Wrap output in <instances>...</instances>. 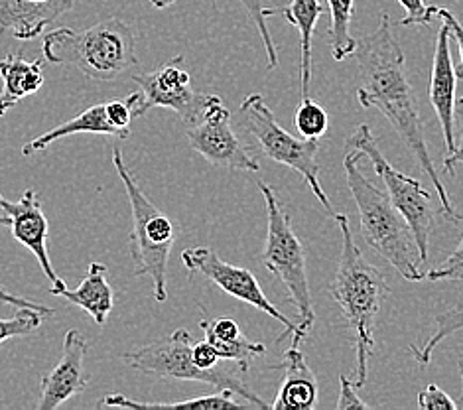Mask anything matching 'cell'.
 I'll return each instance as SVG.
<instances>
[{
    "label": "cell",
    "instance_id": "1",
    "mask_svg": "<svg viewBox=\"0 0 463 410\" xmlns=\"http://www.w3.org/2000/svg\"><path fill=\"white\" fill-rule=\"evenodd\" d=\"M353 55H355L361 73V85L357 90L359 105L363 109L381 110L416 162L420 164L424 174L432 180L439 205H442L439 212L459 224L463 215L451 205L444 182L428 154L420 107H418V99L408 81L404 52L396 42L389 14H381L379 26L357 42V50Z\"/></svg>",
    "mask_w": 463,
    "mask_h": 410
},
{
    "label": "cell",
    "instance_id": "2",
    "mask_svg": "<svg viewBox=\"0 0 463 410\" xmlns=\"http://www.w3.org/2000/svg\"><path fill=\"white\" fill-rule=\"evenodd\" d=\"M334 219L341 231V253L335 276L329 284V294L341 308L351 334L355 338L357 365L351 381L361 389L367 383L369 358L374 351V321H377L384 298L389 296V284L384 272L363 257L353 239L347 215L335 214Z\"/></svg>",
    "mask_w": 463,
    "mask_h": 410
},
{
    "label": "cell",
    "instance_id": "3",
    "mask_svg": "<svg viewBox=\"0 0 463 410\" xmlns=\"http://www.w3.org/2000/svg\"><path fill=\"white\" fill-rule=\"evenodd\" d=\"M363 154L357 150L345 152L344 170L347 187L355 199L359 212V231L367 247L387 261L408 282H422L426 279L420 249L416 245L411 225L391 202L387 192H381L359 170Z\"/></svg>",
    "mask_w": 463,
    "mask_h": 410
},
{
    "label": "cell",
    "instance_id": "4",
    "mask_svg": "<svg viewBox=\"0 0 463 410\" xmlns=\"http://www.w3.org/2000/svg\"><path fill=\"white\" fill-rule=\"evenodd\" d=\"M42 53L46 62L71 65L97 81H115L138 63L135 32L120 18H107L85 30L46 32Z\"/></svg>",
    "mask_w": 463,
    "mask_h": 410
},
{
    "label": "cell",
    "instance_id": "5",
    "mask_svg": "<svg viewBox=\"0 0 463 410\" xmlns=\"http://www.w3.org/2000/svg\"><path fill=\"white\" fill-rule=\"evenodd\" d=\"M113 166L123 182L132 212V231L128 237V251L135 276H148L154 288V300H168V262L175 243L174 219L154 205L148 195L140 190L135 176L130 174L120 148L111 150Z\"/></svg>",
    "mask_w": 463,
    "mask_h": 410
},
{
    "label": "cell",
    "instance_id": "6",
    "mask_svg": "<svg viewBox=\"0 0 463 410\" xmlns=\"http://www.w3.org/2000/svg\"><path fill=\"white\" fill-rule=\"evenodd\" d=\"M259 190L264 197L269 219L267 239H264L260 261L288 292L290 302L296 306L298 318H300L298 328H300V334L306 339L316 321L310 282H307L306 272V251L300 237L296 235L292 227L290 215L286 214V209L279 202L272 187L259 182Z\"/></svg>",
    "mask_w": 463,
    "mask_h": 410
},
{
    "label": "cell",
    "instance_id": "7",
    "mask_svg": "<svg viewBox=\"0 0 463 410\" xmlns=\"http://www.w3.org/2000/svg\"><path fill=\"white\" fill-rule=\"evenodd\" d=\"M194 336L190 331L180 328L174 334L162 338L158 341L146 343L138 349L127 351L123 359L145 375L158 377V379H178V381H200L212 386H217L219 391L229 389L250 406L270 408V403H264L259 395L252 393L249 386L242 383L233 373H229L222 367L215 369H202L194 359Z\"/></svg>",
    "mask_w": 463,
    "mask_h": 410
},
{
    "label": "cell",
    "instance_id": "8",
    "mask_svg": "<svg viewBox=\"0 0 463 410\" xmlns=\"http://www.w3.org/2000/svg\"><path fill=\"white\" fill-rule=\"evenodd\" d=\"M241 125L245 127L249 135L257 140L259 148L267 154L272 162L288 166L298 172L310 186L312 194L329 215H335L332 202L326 195L322 184H319V140L294 137L288 130H284L279 120L274 119L270 107L264 103L260 93H250L242 99L239 109Z\"/></svg>",
    "mask_w": 463,
    "mask_h": 410
},
{
    "label": "cell",
    "instance_id": "9",
    "mask_svg": "<svg viewBox=\"0 0 463 410\" xmlns=\"http://www.w3.org/2000/svg\"><path fill=\"white\" fill-rule=\"evenodd\" d=\"M349 150H357L363 154V157L369 158L374 172H377L379 178L384 182L387 195L391 197L392 205L399 209L401 215L406 219V224L411 225L422 259L428 261L430 231H432V225H434L432 195H430L428 190H424L420 180L411 178V176L399 172L387 158L383 157L377 138H374L369 125L361 123L355 130H353V135L345 142V152Z\"/></svg>",
    "mask_w": 463,
    "mask_h": 410
},
{
    "label": "cell",
    "instance_id": "10",
    "mask_svg": "<svg viewBox=\"0 0 463 410\" xmlns=\"http://www.w3.org/2000/svg\"><path fill=\"white\" fill-rule=\"evenodd\" d=\"M182 262L190 274H202L205 281L213 282L217 288H222L225 294L233 296L245 304H250L252 308H257L260 312L280 321L284 326V331L279 338V341H282L288 336H292V346H300L304 341L300 328H298L296 321L286 318L280 310L269 300L267 294L262 292L259 281L255 279V274H252L249 269H242V267H237V264L223 261L213 249L209 247L185 249L182 253Z\"/></svg>",
    "mask_w": 463,
    "mask_h": 410
},
{
    "label": "cell",
    "instance_id": "11",
    "mask_svg": "<svg viewBox=\"0 0 463 410\" xmlns=\"http://www.w3.org/2000/svg\"><path fill=\"white\" fill-rule=\"evenodd\" d=\"M132 81L138 85L142 93V115L152 107L170 109L180 115L185 127L200 123L205 109L215 99V95L194 91L192 75L185 70L182 55L164 63L158 70L132 75Z\"/></svg>",
    "mask_w": 463,
    "mask_h": 410
},
{
    "label": "cell",
    "instance_id": "12",
    "mask_svg": "<svg viewBox=\"0 0 463 410\" xmlns=\"http://www.w3.org/2000/svg\"><path fill=\"white\" fill-rule=\"evenodd\" d=\"M185 137L190 140V147L202 154L209 164L235 172L257 174L260 170L257 158L250 157L231 129V110L225 107L222 97L215 95L200 123L187 127Z\"/></svg>",
    "mask_w": 463,
    "mask_h": 410
},
{
    "label": "cell",
    "instance_id": "13",
    "mask_svg": "<svg viewBox=\"0 0 463 410\" xmlns=\"http://www.w3.org/2000/svg\"><path fill=\"white\" fill-rule=\"evenodd\" d=\"M0 209L10 217V229H13V237L24 245L34 257L38 259L40 269L43 276L52 282L50 294L60 296L65 288V281L60 279V274L53 269L48 253V233L50 224L48 217L43 214V207L36 190H26L22 194L18 202H10L3 194H0Z\"/></svg>",
    "mask_w": 463,
    "mask_h": 410
},
{
    "label": "cell",
    "instance_id": "14",
    "mask_svg": "<svg viewBox=\"0 0 463 410\" xmlns=\"http://www.w3.org/2000/svg\"><path fill=\"white\" fill-rule=\"evenodd\" d=\"M85 358L87 339L77 329H68L58 365L42 379L36 410H56L87 389L91 375L85 367Z\"/></svg>",
    "mask_w": 463,
    "mask_h": 410
},
{
    "label": "cell",
    "instance_id": "15",
    "mask_svg": "<svg viewBox=\"0 0 463 410\" xmlns=\"http://www.w3.org/2000/svg\"><path fill=\"white\" fill-rule=\"evenodd\" d=\"M449 32L442 24L436 36V48H434V60H432V72H430V90L428 97L432 103L436 117L439 120V127L444 132L446 140V157L456 150V109H458V97H456V65L451 60L449 50Z\"/></svg>",
    "mask_w": 463,
    "mask_h": 410
},
{
    "label": "cell",
    "instance_id": "16",
    "mask_svg": "<svg viewBox=\"0 0 463 410\" xmlns=\"http://www.w3.org/2000/svg\"><path fill=\"white\" fill-rule=\"evenodd\" d=\"M77 0H0V32H13L18 40H34L46 34L61 14L70 13Z\"/></svg>",
    "mask_w": 463,
    "mask_h": 410
},
{
    "label": "cell",
    "instance_id": "17",
    "mask_svg": "<svg viewBox=\"0 0 463 410\" xmlns=\"http://www.w3.org/2000/svg\"><path fill=\"white\" fill-rule=\"evenodd\" d=\"M272 369L284 371V379L277 395V401L270 403L272 410H312L317 405V379L310 365L306 363L300 346H290L284 353L282 363Z\"/></svg>",
    "mask_w": 463,
    "mask_h": 410
},
{
    "label": "cell",
    "instance_id": "18",
    "mask_svg": "<svg viewBox=\"0 0 463 410\" xmlns=\"http://www.w3.org/2000/svg\"><path fill=\"white\" fill-rule=\"evenodd\" d=\"M83 132H87V135L115 137L118 140H127L130 137V132L120 130L111 123V119H109V113H107V103H101V105H93L90 109H85L83 113H80L77 117L65 120V123L53 127L48 132H43L42 137L26 142L24 147H22V157H32V154L48 148L53 142L71 135H83Z\"/></svg>",
    "mask_w": 463,
    "mask_h": 410
},
{
    "label": "cell",
    "instance_id": "19",
    "mask_svg": "<svg viewBox=\"0 0 463 410\" xmlns=\"http://www.w3.org/2000/svg\"><path fill=\"white\" fill-rule=\"evenodd\" d=\"M0 77H3V91H0V117L14 109L22 99L36 95L43 85V58L28 62L24 55L8 53L0 60Z\"/></svg>",
    "mask_w": 463,
    "mask_h": 410
},
{
    "label": "cell",
    "instance_id": "20",
    "mask_svg": "<svg viewBox=\"0 0 463 410\" xmlns=\"http://www.w3.org/2000/svg\"><path fill=\"white\" fill-rule=\"evenodd\" d=\"M326 8L319 0H292L288 6L280 8H267V16L280 14L290 22L292 26L300 32V83H302V97H310V83H312V40L319 18L324 16Z\"/></svg>",
    "mask_w": 463,
    "mask_h": 410
},
{
    "label": "cell",
    "instance_id": "21",
    "mask_svg": "<svg viewBox=\"0 0 463 410\" xmlns=\"http://www.w3.org/2000/svg\"><path fill=\"white\" fill-rule=\"evenodd\" d=\"M107 264L91 262L90 272H87L83 282L75 291L65 288L60 294L70 304L85 310L99 326H105V321L115 306V292L111 282L107 279Z\"/></svg>",
    "mask_w": 463,
    "mask_h": 410
},
{
    "label": "cell",
    "instance_id": "22",
    "mask_svg": "<svg viewBox=\"0 0 463 410\" xmlns=\"http://www.w3.org/2000/svg\"><path fill=\"white\" fill-rule=\"evenodd\" d=\"M233 391L223 389L219 391L217 395H202V396H195V398H185V401L180 403H145V401H132L127 395H120V393H113V395H107L105 398L99 401L97 406H118V408H140V410H146V408H187V410H225V408H245L250 406L249 403H242L233 398Z\"/></svg>",
    "mask_w": 463,
    "mask_h": 410
},
{
    "label": "cell",
    "instance_id": "23",
    "mask_svg": "<svg viewBox=\"0 0 463 410\" xmlns=\"http://www.w3.org/2000/svg\"><path fill=\"white\" fill-rule=\"evenodd\" d=\"M329 30L327 40L335 62H344L355 53L357 40L351 34V20L355 14V0H327Z\"/></svg>",
    "mask_w": 463,
    "mask_h": 410
},
{
    "label": "cell",
    "instance_id": "24",
    "mask_svg": "<svg viewBox=\"0 0 463 410\" xmlns=\"http://www.w3.org/2000/svg\"><path fill=\"white\" fill-rule=\"evenodd\" d=\"M434 321H436V331L432 334V338H430L422 348L411 346V353L420 365L430 363V358H432V351L438 348V343H442L448 336L463 329V302L446 310L442 314H438Z\"/></svg>",
    "mask_w": 463,
    "mask_h": 410
},
{
    "label": "cell",
    "instance_id": "25",
    "mask_svg": "<svg viewBox=\"0 0 463 410\" xmlns=\"http://www.w3.org/2000/svg\"><path fill=\"white\" fill-rule=\"evenodd\" d=\"M294 125L298 135L302 138L319 140L326 135L329 127L327 110L322 105L312 101V97H302V103L296 109Z\"/></svg>",
    "mask_w": 463,
    "mask_h": 410
},
{
    "label": "cell",
    "instance_id": "26",
    "mask_svg": "<svg viewBox=\"0 0 463 410\" xmlns=\"http://www.w3.org/2000/svg\"><path fill=\"white\" fill-rule=\"evenodd\" d=\"M43 318L46 316L36 312V310H26V308H20L18 314L13 318H0V343L34 334V331L42 326Z\"/></svg>",
    "mask_w": 463,
    "mask_h": 410
},
{
    "label": "cell",
    "instance_id": "27",
    "mask_svg": "<svg viewBox=\"0 0 463 410\" xmlns=\"http://www.w3.org/2000/svg\"><path fill=\"white\" fill-rule=\"evenodd\" d=\"M239 3L245 6V10L249 13L250 20L255 22V26L260 34V40L264 43V50H267V60H269V70H274L279 65V52L277 46H274V40L269 32V24H267V8L264 6V0H239ZM212 5L217 6V0H212Z\"/></svg>",
    "mask_w": 463,
    "mask_h": 410
},
{
    "label": "cell",
    "instance_id": "28",
    "mask_svg": "<svg viewBox=\"0 0 463 410\" xmlns=\"http://www.w3.org/2000/svg\"><path fill=\"white\" fill-rule=\"evenodd\" d=\"M399 5L404 8L401 26H426L438 18V6H428L424 0H399Z\"/></svg>",
    "mask_w": 463,
    "mask_h": 410
},
{
    "label": "cell",
    "instance_id": "29",
    "mask_svg": "<svg viewBox=\"0 0 463 410\" xmlns=\"http://www.w3.org/2000/svg\"><path fill=\"white\" fill-rule=\"evenodd\" d=\"M426 279L439 282V281H463V239L459 241L458 249L449 254V257L439 264V267L432 269Z\"/></svg>",
    "mask_w": 463,
    "mask_h": 410
},
{
    "label": "cell",
    "instance_id": "30",
    "mask_svg": "<svg viewBox=\"0 0 463 410\" xmlns=\"http://www.w3.org/2000/svg\"><path fill=\"white\" fill-rule=\"evenodd\" d=\"M418 408L422 410H458V403L449 398L438 385L430 383L426 389L418 393Z\"/></svg>",
    "mask_w": 463,
    "mask_h": 410
},
{
    "label": "cell",
    "instance_id": "31",
    "mask_svg": "<svg viewBox=\"0 0 463 410\" xmlns=\"http://www.w3.org/2000/svg\"><path fill=\"white\" fill-rule=\"evenodd\" d=\"M438 18L448 28L449 36L458 42L461 62L456 65V75H458L459 81H463V26L459 24L458 18L454 16V13H449L448 8H438Z\"/></svg>",
    "mask_w": 463,
    "mask_h": 410
},
{
    "label": "cell",
    "instance_id": "32",
    "mask_svg": "<svg viewBox=\"0 0 463 410\" xmlns=\"http://www.w3.org/2000/svg\"><path fill=\"white\" fill-rule=\"evenodd\" d=\"M339 385H341V395L337 401V410H347V408H369L365 401H361V396L357 395V386L353 385L351 379H347L345 375L339 377Z\"/></svg>",
    "mask_w": 463,
    "mask_h": 410
},
{
    "label": "cell",
    "instance_id": "33",
    "mask_svg": "<svg viewBox=\"0 0 463 410\" xmlns=\"http://www.w3.org/2000/svg\"><path fill=\"white\" fill-rule=\"evenodd\" d=\"M0 304L13 306V308H16V310H20V308L36 310V312H40V314H43V316H53V310H52V308L43 306V304H40V302L30 300V298L16 296V294H13V292L5 291V288H0Z\"/></svg>",
    "mask_w": 463,
    "mask_h": 410
},
{
    "label": "cell",
    "instance_id": "34",
    "mask_svg": "<svg viewBox=\"0 0 463 410\" xmlns=\"http://www.w3.org/2000/svg\"><path fill=\"white\" fill-rule=\"evenodd\" d=\"M194 359L202 369H215L219 367V361H222L219 353L207 339L194 343Z\"/></svg>",
    "mask_w": 463,
    "mask_h": 410
},
{
    "label": "cell",
    "instance_id": "35",
    "mask_svg": "<svg viewBox=\"0 0 463 410\" xmlns=\"http://www.w3.org/2000/svg\"><path fill=\"white\" fill-rule=\"evenodd\" d=\"M458 107H459V110L456 109V117H458L459 125H461V138H459V144H456V150L448 154V157H444L442 170L446 174H456L458 166L463 164V97L458 99Z\"/></svg>",
    "mask_w": 463,
    "mask_h": 410
},
{
    "label": "cell",
    "instance_id": "36",
    "mask_svg": "<svg viewBox=\"0 0 463 410\" xmlns=\"http://www.w3.org/2000/svg\"><path fill=\"white\" fill-rule=\"evenodd\" d=\"M148 3L154 8H168V6H172L175 3V0H148Z\"/></svg>",
    "mask_w": 463,
    "mask_h": 410
},
{
    "label": "cell",
    "instance_id": "37",
    "mask_svg": "<svg viewBox=\"0 0 463 410\" xmlns=\"http://www.w3.org/2000/svg\"><path fill=\"white\" fill-rule=\"evenodd\" d=\"M458 367H459V375H461V396H459V401H458V408L463 410V358H459Z\"/></svg>",
    "mask_w": 463,
    "mask_h": 410
},
{
    "label": "cell",
    "instance_id": "38",
    "mask_svg": "<svg viewBox=\"0 0 463 410\" xmlns=\"http://www.w3.org/2000/svg\"><path fill=\"white\" fill-rule=\"evenodd\" d=\"M5 227H10V217L6 214L0 215V229H5Z\"/></svg>",
    "mask_w": 463,
    "mask_h": 410
}]
</instances>
